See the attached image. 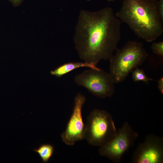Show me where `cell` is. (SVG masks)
I'll return each mask as SVG.
<instances>
[{
	"label": "cell",
	"mask_w": 163,
	"mask_h": 163,
	"mask_svg": "<svg viewBox=\"0 0 163 163\" xmlns=\"http://www.w3.org/2000/svg\"><path fill=\"white\" fill-rule=\"evenodd\" d=\"M121 23L110 7L82 10L74 37L80 58L95 66L102 60H110L121 38Z\"/></svg>",
	"instance_id": "cell-1"
},
{
	"label": "cell",
	"mask_w": 163,
	"mask_h": 163,
	"mask_svg": "<svg viewBox=\"0 0 163 163\" xmlns=\"http://www.w3.org/2000/svg\"><path fill=\"white\" fill-rule=\"evenodd\" d=\"M115 16L147 42L155 40L163 33V21L158 11L157 0H124Z\"/></svg>",
	"instance_id": "cell-2"
},
{
	"label": "cell",
	"mask_w": 163,
	"mask_h": 163,
	"mask_svg": "<svg viewBox=\"0 0 163 163\" xmlns=\"http://www.w3.org/2000/svg\"><path fill=\"white\" fill-rule=\"evenodd\" d=\"M110 61V73L114 82L124 81L129 73L142 65L148 54L142 43L130 40L116 50Z\"/></svg>",
	"instance_id": "cell-3"
},
{
	"label": "cell",
	"mask_w": 163,
	"mask_h": 163,
	"mask_svg": "<svg viewBox=\"0 0 163 163\" xmlns=\"http://www.w3.org/2000/svg\"><path fill=\"white\" fill-rule=\"evenodd\" d=\"M117 132L110 113L99 109L91 112L88 117L85 131V139L90 145L101 147L111 140Z\"/></svg>",
	"instance_id": "cell-4"
},
{
	"label": "cell",
	"mask_w": 163,
	"mask_h": 163,
	"mask_svg": "<svg viewBox=\"0 0 163 163\" xmlns=\"http://www.w3.org/2000/svg\"><path fill=\"white\" fill-rule=\"evenodd\" d=\"M74 81L77 85L100 98L110 97L115 91V83L109 73L101 69L85 70L76 75Z\"/></svg>",
	"instance_id": "cell-5"
},
{
	"label": "cell",
	"mask_w": 163,
	"mask_h": 163,
	"mask_svg": "<svg viewBox=\"0 0 163 163\" xmlns=\"http://www.w3.org/2000/svg\"><path fill=\"white\" fill-rule=\"evenodd\" d=\"M138 136L128 122L124 123L117 131L115 136L106 144L100 147V155L113 162L120 161L123 155L132 145Z\"/></svg>",
	"instance_id": "cell-6"
},
{
	"label": "cell",
	"mask_w": 163,
	"mask_h": 163,
	"mask_svg": "<svg viewBox=\"0 0 163 163\" xmlns=\"http://www.w3.org/2000/svg\"><path fill=\"white\" fill-rule=\"evenodd\" d=\"M86 100L85 97L80 93L75 98L72 113L61 135L62 141L67 145H73L76 142L85 139V125L83 120L82 110Z\"/></svg>",
	"instance_id": "cell-7"
},
{
	"label": "cell",
	"mask_w": 163,
	"mask_h": 163,
	"mask_svg": "<svg viewBox=\"0 0 163 163\" xmlns=\"http://www.w3.org/2000/svg\"><path fill=\"white\" fill-rule=\"evenodd\" d=\"M132 160L134 163H162L163 138L154 134L148 135L134 152Z\"/></svg>",
	"instance_id": "cell-8"
},
{
	"label": "cell",
	"mask_w": 163,
	"mask_h": 163,
	"mask_svg": "<svg viewBox=\"0 0 163 163\" xmlns=\"http://www.w3.org/2000/svg\"><path fill=\"white\" fill-rule=\"evenodd\" d=\"M87 67L90 69H99L96 66L86 62H70L63 64L50 71L52 75L58 78L76 69L81 67Z\"/></svg>",
	"instance_id": "cell-9"
},
{
	"label": "cell",
	"mask_w": 163,
	"mask_h": 163,
	"mask_svg": "<svg viewBox=\"0 0 163 163\" xmlns=\"http://www.w3.org/2000/svg\"><path fill=\"white\" fill-rule=\"evenodd\" d=\"M34 151L38 153L43 162L47 163L53 155L54 148L51 144H44L34 149Z\"/></svg>",
	"instance_id": "cell-10"
},
{
	"label": "cell",
	"mask_w": 163,
	"mask_h": 163,
	"mask_svg": "<svg viewBox=\"0 0 163 163\" xmlns=\"http://www.w3.org/2000/svg\"><path fill=\"white\" fill-rule=\"evenodd\" d=\"M134 69L132 74V78L134 82L142 81L148 83L152 80L146 75L143 69L136 68Z\"/></svg>",
	"instance_id": "cell-11"
},
{
	"label": "cell",
	"mask_w": 163,
	"mask_h": 163,
	"mask_svg": "<svg viewBox=\"0 0 163 163\" xmlns=\"http://www.w3.org/2000/svg\"><path fill=\"white\" fill-rule=\"evenodd\" d=\"M151 48L153 53L161 56H163V42L154 43L152 44Z\"/></svg>",
	"instance_id": "cell-12"
},
{
	"label": "cell",
	"mask_w": 163,
	"mask_h": 163,
	"mask_svg": "<svg viewBox=\"0 0 163 163\" xmlns=\"http://www.w3.org/2000/svg\"><path fill=\"white\" fill-rule=\"evenodd\" d=\"M158 9L161 19L163 21V0H158Z\"/></svg>",
	"instance_id": "cell-13"
},
{
	"label": "cell",
	"mask_w": 163,
	"mask_h": 163,
	"mask_svg": "<svg viewBox=\"0 0 163 163\" xmlns=\"http://www.w3.org/2000/svg\"><path fill=\"white\" fill-rule=\"evenodd\" d=\"M8 0L12 4L14 7H17L20 6L22 4L24 0Z\"/></svg>",
	"instance_id": "cell-14"
},
{
	"label": "cell",
	"mask_w": 163,
	"mask_h": 163,
	"mask_svg": "<svg viewBox=\"0 0 163 163\" xmlns=\"http://www.w3.org/2000/svg\"><path fill=\"white\" fill-rule=\"evenodd\" d=\"M158 88L161 93L163 94V77H161L158 82Z\"/></svg>",
	"instance_id": "cell-15"
},
{
	"label": "cell",
	"mask_w": 163,
	"mask_h": 163,
	"mask_svg": "<svg viewBox=\"0 0 163 163\" xmlns=\"http://www.w3.org/2000/svg\"><path fill=\"white\" fill-rule=\"evenodd\" d=\"M107 0L108 2H112L114 1L115 0Z\"/></svg>",
	"instance_id": "cell-16"
},
{
	"label": "cell",
	"mask_w": 163,
	"mask_h": 163,
	"mask_svg": "<svg viewBox=\"0 0 163 163\" xmlns=\"http://www.w3.org/2000/svg\"><path fill=\"white\" fill-rule=\"evenodd\" d=\"M87 0L88 1H91V0Z\"/></svg>",
	"instance_id": "cell-17"
}]
</instances>
